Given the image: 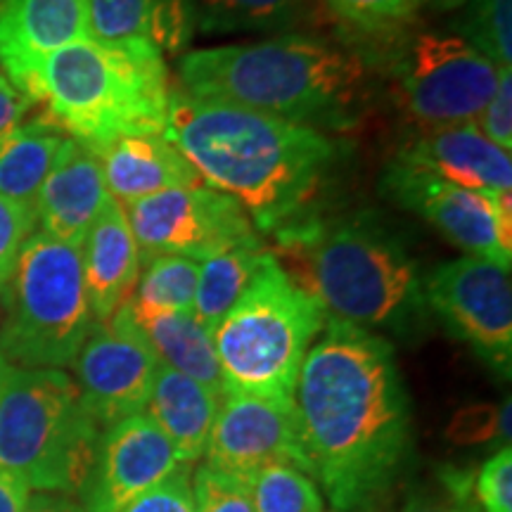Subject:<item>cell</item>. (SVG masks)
I'll list each match as a JSON object with an SVG mask.
<instances>
[{
    "label": "cell",
    "instance_id": "obj_1",
    "mask_svg": "<svg viewBox=\"0 0 512 512\" xmlns=\"http://www.w3.org/2000/svg\"><path fill=\"white\" fill-rule=\"evenodd\" d=\"M292 406L309 475L332 510L373 512L413 446L392 344L328 318L299 370Z\"/></svg>",
    "mask_w": 512,
    "mask_h": 512
},
{
    "label": "cell",
    "instance_id": "obj_2",
    "mask_svg": "<svg viewBox=\"0 0 512 512\" xmlns=\"http://www.w3.org/2000/svg\"><path fill=\"white\" fill-rule=\"evenodd\" d=\"M164 138L261 230L292 226L337 157L325 131L188 93H171Z\"/></svg>",
    "mask_w": 512,
    "mask_h": 512
},
{
    "label": "cell",
    "instance_id": "obj_3",
    "mask_svg": "<svg viewBox=\"0 0 512 512\" xmlns=\"http://www.w3.org/2000/svg\"><path fill=\"white\" fill-rule=\"evenodd\" d=\"M183 93L323 131L351 121L366 67L328 38L283 34L204 48L178 62Z\"/></svg>",
    "mask_w": 512,
    "mask_h": 512
},
{
    "label": "cell",
    "instance_id": "obj_4",
    "mask_svg": "<svg viewBox=\"0 0 512 512\" xmlns=\"http://www.w3.org/2000/svg\"><path fill=\"white\" fill-rule=\"evenodd\" d=\"M27 98L67 138L98 155L133 136H162L169 121V69L147 41L83 38L38 64Z\"/></svg>",
    "mask_w": 512,
    "mask_h": 512
},
{
    "label": "cell",
    "instance_id": "obj_5",
    "mask_svg": "<svg viewBox=\"0 0 512 512\" xmlns=\"http://www.w3.org/2000/svg\"><path fill=\"white\" fill-rule=\"evenodd\" d=\"M292 271L325 316L370 330H403L425 306L418 264L399 240L368 219L280 230Z\"/></svg>",
    "mask_w": 512,
    "mask_h": 512
},
{
    "label": "cell",
    "instance_id": "obj_6",
    "mask_svg": "<svg viewBox=\"0 0 512 512\" xmlns=\"http://www.w3.org/2000/svg\"><path fill=\"white\" fill-rule=\"evenodd\" d=\"M325 323L323 306L268 252L242 297L211 330L223 394L292 401L304 358Z\"/></svg>",
    "mask_w": 512,
    "mask_h": 512
},
{
    "label": "cell",
    "instance_id": "obj_7",
    "mask_svg": "<svg viewBox=\"0 0 512 512\" xmlns=\"http://www.w3.org/2000/svg\"><path fill=\"white\" fill-rule=\"evenodd\" d=\"M100 432L67 373L12 366L0 392V467L29 489L79 496Z\"/></svg>",
    "mask_w": 512,
    "mask_h": 512
},
{
    "label": "cell",
    "instance_id": "obj_8",
    "mask_svg": "<svg viewBox=\"0 0 512 512\" xmlns=\"http://www.w3.org/2000/svg\"><path fill=\"white\" fill-rule=\"evenodd\" d=\"M0 354L15 368L72 366L93 325L81 247L36 230L0 292Z\"/></svg>",
    "mask_w": 512,
    "mask_h": 512
},
{
    "label": "cell",
    "instance_id": "obj_9",
    "mask_svg": "<svg viewBox=\"0 0 512 512\" xmlns=\"http://www.w3.org/2000/svg\"><path fill=\"white\" fill-rule=\"evenodd\" d=\"M501 69L456 34H418L394 64L401 107L425 128L475 121Z\"/></svg>",
    "mask_w": 512,
    "mask_h": 512
},
{
    "label": "cell",
    "instance_id": "obj_10",
    "mask_svg": "<svg viewBox=\"0 0 512 512\" xmlns=\"http://www.w3.org/2000/svg\"><path fill=\"white\" fill-rule=\"evenodd\" d=\"M124 211L143 259L178 254L204 261L261 242L245 207L204 183L159 192Z\"/></svg>",
    "mask_w": 512,
    "mask_h": 512
},
{
    "label": "cell",
    "instance_id": "obj_11",
    "mask_svg": "<svg viewBox=\"0 0 512 512\" xmlns=\"http://www.w3.org/2000/svg\"><path fill=\"white\" fill-rule=\"evenodd\" d=\"M384 188L401 207L411 209L465 256L512 264V192H479L441 178L392 164Z\"/></svg>",
    "mask_w": 512,
    "mask_h": 512
},
{
    "label": "cell",
    "instance_id": "obj_12",
    "mask_svg": "<svg viewBox=\"0 0 512 512\" xmlns=\"http://www.w3.org/2000/svg\"><path fill=\"white\" fill-rule=\"evenodd\" d=\"M425 304L498 375L512 368L510 268L477 256L439 266L422 285Z\"/></svg>",
    "mask_w": 512,
    "mask_h": 512
},
{
    "label": "cell",
    "instance_id": "obj_13",
    "mask_svg": "<svg viewBox=\"0 0 512 512\" xmlns=\"http://www.w3.org/2000/svg\"><path fill=\"white\" fill-rule=\"evenodd\" d=\"M72 366L83 406L105 430L145 413L159 361L124 302L107 320H93Z\"/></svg>",
    "mask_w": 512,
    "mask_h": 512
},
{
    "label": "cell",
    "instance_id": "obj_14",
    "mask_svg": "<svg viewBox=\"0 0 512 512\" xmlns=\"http://www.w3.org/2000/svg\"><path fill=\"white\" fill-rule=\"evenodd\" d=\"M204 465L252 484L271 465H294L309 475L292 401L223 394Z\"/></svg>",
    "mask_w": 512,
    "mask_h": 512
},
{
    "label": "cell",
    "instance_id": "obj_15",
    "mask_svg": "<svg viewBox=\"0 0 512 512\" xmlns=\"http://www.w3.org/2000/svg\"><path fill=\"white\" fill-rule=\"evenodd\" d=\"M181 467L162 430L145 413L100 432L95 460L76 501L83 512H121Z\"/></svg>",
    "mask_w": 512,
    "mask_h": 512
},
{
    "label": "cell",
    "instance_id": "obj_16",
    "mask_svg": "<svg viewBox=\"0 0 512 512\" xmlns=\"http://www.w3.org/2000/svg\"><path fill=\"white\" fill-rule=\"evenodd\" d=\"M88 38L86 0H0V69L27 95L38 64Z\"/></svg>",
    "mask_w": 512,
    "mask_h": 512
},
{
    "label": "cell",
    "instance_id": "obj_17",
    "mask_svg": "<svg viewBox=\"0 0 512 512\" xmlns=\"http://www.w3.org/2000/svg\"><path fill=\"white\" fill-rule=\"evenodd\" d=\"M396 164L479 192H512L510 152L491 143L475 121L425 128L401 147Z\"/></svg>",
    "mask_w": 512,
    "mask_h": 512
},
{
    "label": "cell",
    "instance_id": "obj_18",
    "mask_svg": "<svg viewBox=\"0 0 512 512\" xmlns=\"http://www.w3.org/2000/svg\"><path fill=\"white\" fill-rule=\"evenodd\" d=\"M100 159L67 138L34 202L36 226L50 238L81 247L93 221L110 202Z\"/></svg>",
    "mask_w": 512,
    "mask_h": 512
},
{
    "label": "cell",
    "instance_id": "obj_19",
    "mask_svg": "<svg viewBox=\"0 0 512 512\" xmlns=\"http://www.w3.org/2000/svg\"><path fill=\"white\" fill-rule=\"evenodd\" d=\"M140 264L143 256L128 226L126 211L119 202L110 200L81 245L83 280L93 320H107L131 299L140 278Z\"/></svg>",
    "mask_w": 512,
    "mask_h": 512
},
{
    "label": "cell",
    "instance_id": "obj_20",
    "mask_svg": "<svg viewBox=\"0 0 512 512\" xmlns=\"http://www.w3.org/2000/svg\"><path fill=\"white\" fill-rule=\"evenodd\" d=\"M107 192L121 207H131L166 190L200 185V176L181 150L162 136L121 138L98 155Z\"/></svg>",
    "mask_w": 512,
    "mask_h": 512
},
{
    "label": "cell",
    "instance_id": "obj_21",
    "mask_svg": "<svg viewBox=\"0 0 512 512\" xmlns=\"http://www.w3.org/2000/svg\"><path fill=\"white\" fill-rule=\"evenodd\" d=\"M88 38L100 43L147 41L178 53L195 29V0H86Z\"/></svg>",
    "mask_w": 512,
    "mask_h": 512
},
{
    "label": "cell",
    "instance_id": "obj_22",
    "mask_svg": "<svg viewBox=\"0 0 512 512\" xmlns=\"http://www.w3.org/2000/svg\"><path fill=\"white\" fill-rule=\"evenodd\" d=\"M221 396L223 394L211 392L204 384L190 380L188 375L159 363L145 415L169 439L181 465L197 463L207 451Z\"/></svg>",
    "mask_w": 512,
    "mask_h": 512
},
{
    "label": "cell",
    "instance_id": "obj_23",
    "mask_svg": "<svg viewBox=\"0 0 512 512\" xmlns=\"http://www.w3.org/2000/svg\"><path fill=\"white\" fill-rule=\"evenodd\" d=\"M128 311L162 366L188 375L211 392L223 394L221 368L211 332L192 313L138 309L131 302Z\"/></svg>",
    "mask_w": 512,
    "mask_h": 512
},
{
    "label": "cell",
    "instance_id": "obj_24",
    "mask_svg": "<svg viewBox=\"0 0 512 512\" xmlns=\"http://www.w3.org/2000/svg\"><path fill=\"white\" fill-rule=\"evenodd\" d=\"M62 136L48 119L19 124L0 136V197L34 209L43 181L53 169Z\"/></svg>",
    "mask_w": 512,
    "mask_h": 512
},
{
    "label": "cell",
    "instance_id": "obj_25",
    "mask_svg": "<svg viewBox=\"0 0 512 512\" xmlns=\"http://www.w3.org/2000/svg\"><path fill=\"white\" fill-rule=\"evenodd\" d=\"M266 254L268 249L264 247V242H259V245L235 247L200 261V278H197L192 316L200 320L209 332L226 316L230 306L242 297V292L252 283L254 275L259 273Z\"/></svg>",
    "mask_w": 512,
    "mask_h": 512
},
{
    "label": "cell",
    "instance_id": "obj_26",
    "mask_svg": "<svg viewBox=\"0 0 512 512\" xmlns=\"http://www.w3.org/2000/svg\"><path fill=\"white\" fill-rule=\"evenodd\" d=\"M318 0H195V24L204 34L283 31L302 24Z\"/></svg>",
    "mask_w": 512,
    "mask_h": 512
},
{
    "label": "cell",
    "instance_id": "obj_27",
    "mask_svg": "<svg viewBox=\"0 0 512 512\" xmlns=\"http://www.w3.org/2000/svg\"><path fill=\"white\" fill-rule=\"evenodd\" d=\"M143 261L145 271L128 302L138 309L192 313L200 261L178 254H155Z\"/></svg>",
    "mask_w": 512,
    "mask_h": 512
},
{
    "label": "cell",
    "instance_id": "obj_28",
    "mask_svg": "<svg viewBox=\"0 0 512 512\" xmlns=\"http://www.w3.org/2000/svg\"><path fill=\"white\" fill-rule=\"evenodd\" d=\"M254 512H328L311 475L294 465H271L249 484Z\"/></svg>",
    "mask_w": 512,
    "mask_h": 512
},
{
    "label": "cell",
    "instance_id": "obj_29",
    "mask_svg": "<svg viewBox=\"0 0 512 512\" xmlns=\"http://www.w3.org/2000/svg\"><path fill=\"white\" fill-rule=\"evenodd\" d=\"M460 38L498 67L512 64V0H470L458 22Z\"/></svg>",
    "mask_w": 512,
    "mask_h": 512
},
{
    "label": "cell",
    "instance_id": "obj_30",
    "mask_svg": "<svg viewBox=\"0 0 512 512\" xmlns=\"http://www.w3.org/2000/svg\"><path fill=\"white\" fill-rule=\"evenodd\" d=\"M344 29L363 36H389L418 17L420 0H318Z\"/></svg>",
    "mask_w": 512,
    "mask_h": 512
},
{
    "label": "cell",
    "instance_id": "obj_31",
    "mask_svg": "<svg viewBox=\"0 0 512 512\" xmlns=\"http://www.w3.org/2000/svg\"><path fill=\"white\" fill-rule=\"evenodd\" d=\"M192 512H254L249 484L200 465L192 472Z\"/></svg>",
    "mask_w": 512,
    "mask_h": 512
},
{
    "label": "cell",
    "instance_id": "obj_32",
    "mask_svg": "<svg viewBox=\"0 0 512 512\" xmlns=\"http://www.w3.org/2000/svg\"><path fill=\"white\" fill-rule=\"evenodd\" d=\"M396 512H482L472 496V477L465 472L444 470L441 482L420 486Z\"/></svg>",
    "mask_w": 512,
    "mask_h": 512
},
{
    "label": "cell",
    "instance_id": "obj_33",
    "mask_svg": "<svg viewBox=\"0 0 512 512\" xmlns=\"http://www.w3.org/2000/svg\"><path fill=\"white\" fill-rule=\"evenodd\" d=\"M510 396L501 406H470L463 408L451 427H448V439L456 444H482V441L503 439L510 444Z\"/></svg>",
    "mask_w": 512,
    "mask_h": 512
},
{
    "label": "cell",
    "instance_id": "obj_34",
    "mask_svg": "<svg viewBox=\"0 0 512 512\" xmlns=\"http://www.w3.org/2000/svg\"><path fill=\"white\" fill-rule=\"evenodd\" d=\"M472 496L482 512H512V451L503 446L472 477Z\"/></svg>",
    "mask_w": 512,
    "mask_h": 512
},
{
    "label": "cell",
    "instance_id": "obj_35",
    "mask_svg": "<svg viewBox=\"0 0 512 512\" xmlns=\"http://www.w3.org/2000/svg\"><path fill=\"white\" fill-rule=\"evenodd\" d=\"M36 233L34 209L0 197V292L10 283L19 252Z\"/></svg>",
    "mask_w": 512,
    "mask_h": 512
},
{
    "label": "cell",
    "instance_id": "obj_36",
    "mask_svg": "<svg viewBox=\"0 0 512 512\" xmlns=\"http://www.w3.org/2000/svg\"><path fill=\"white\" fill-rule=\"evenodd\" d=\"M121 512H192V470L181 465Z\"/></svg>",
    "mask_w": 512,
    "mask_h": 512
},
{
    "label": "cell",
    "instance_id": "obj_37",
    "mask_svg": "<svg viewBox=\"0 0 512 512\" xmlns=\"http://www.w3.org/2000/svg\"><path fill=\"white\" fill-rule=\"evenodd\" d=\"M475 126L501 150H512V69L503 67L498 86L486 107L479 112Z\"/></svg>",
    "mask_w": 512,
    "mask_h": 512
},
{
    "label": "cell",
    "instance_id": "obj_38",
    "mask_svg": "<svg viewBox=\"0 0 512 512\" xmlns=\"http://www.w3.org/2000/svg\"><path fill=\"white\" fill-rule=\"evenodd\" d=\"M31 100L24 93H19L12 83L0 76V136L12 131L22 124L24 114L29 112Z\"/></svg>",
    "mask_w": 512,
    "mask_h": 512
},
{
    "label": "cell",
    "instance_id": "obj_39",
    "mask_svg": "<svg viewBox=\"0 0 512 512\" xmlns=\"http://www.w3.org/2000/svg\"><path fill=\"white\" fill-rule=\"evenodd\" d=\"M29 496V484L15 472L0 467V512H24Z\"/></svg>",
    "mask_w": 512,
    "mask_h": 512
},
{
    "label": "cell",
    "instance_id": "obj_40",
    "mask_svg": "<svg viewBox=\"0 0 512 512\" xmlns=\"http://www.w3.org/2000/svg\"><path fill=\"white\" fill-rule=\"evenodd\" d=\"M24 512H83V508L81 503L72 496L36 491L34 496H29L27 510Z\"/></svg>",
    "mask_w": 512,
    "mask_h": 512
},
{
    "label": "cell",
    "instance_id": "obj_41",
    "mask_svg": "<svg viewBox=\"0 0 512 512\" xmlns=\"http://www.w3.org/2000/svg\"><path fill=\"white\" fill-rule=\"evenodd\" d=\"M467 3H470V0H420V5H425V8H430L434 12H453L465 8Z\"/></svg>",
    "mask_w": 512,
    "mask_h": 512
},
{
    "label": "cell",
    "instance_id": "obj_42",
    "mask_svg": "<svg viewBox=\"0 0 512 512\" xmlns=\"http://www.w3.org/2000/svg\"><path fill=\"white\" fill-rule=\"evenodd\" d=\"M10 370H12V366L8 361H5V356L0 354V392H3V384H5V380H8Z\"/></svg>",
    "mask_w": 512,
    "mask_h": 512
},
{
    "label": "cell",
    "instance_id": "obj_43",
    "mask_svg": "<svg viewBox=\"0 0 512 512\" xmlns=\"http://www.w3.org/2000/svg\"><path fill=\"white\" fill-rule=\"evenodd\" d=\"M0 76H5V74H3V69H0Z\"/></svg>",
    "mask_w": 512,
    "mask_h": 512
}]
</instances>
